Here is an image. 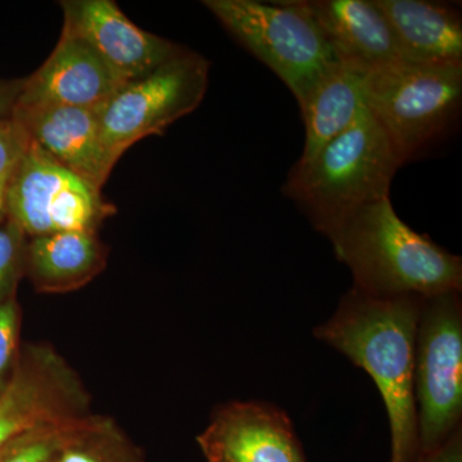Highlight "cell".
<instances>
[{
    "label": "cell",
    "instance_id": "8992f818",
    "mask_svg": "<svg viewBox=\"0 0 462 462\" xmlns=\"http://www.w3.org/2000/svg\"><path fill=\"white\" fill-rule=\"evenodd\" d=\"M461 291L424 298L416 330L413 396L420 455L445 445L461 430Z\"/></svg>",
    "mask_w": 462,
    "mask_h": 462
},
{
    "label": "cell",
    "instance_id": "7402d4cb",
    "mask_svg": "<svg viewBox=\"0 0 462 462\" xmlns=\"http://www.w3.org/2000/svg\"><path fill=\"white\" fill-rule=\"evenodd\" d=\"M18 309L11 298L0 305V393L7 388L16 369Z\"/></svg>",
    "mask_w": 462,
    "mask_h": 462
},
{
    "label": "cell",
    "instance_id": "52a82bcc",
    "mask_svg": "<svg viewBox=\"0 0 462 462\" xmlns=\"http://www.w3.org/2000/svg\"><path fill=\"white\" fill-rule=\"evenodd\" d=\"M209 69L207 58L187 48L116 91L97 109L102 142L112 160L117 163L136 142L160 135L199 108L208 88Z\"/></svg>",
    "mask_w": 462,
    "mask_h": 462
},
{
    "label": "cell",
    "instance_id": "8fae6325",
    "mask_svg": "<svg viewBox=\"0 0 462 462\" xmlns=\"http://www.w3.org/2000/svg\"><path fill=\"white\" fill-rule=\"evenodd\" d=\"M60 7L63 27L87 42L125 83L187 50L136 26L112 0H66Z\"/></svg>",
    "mask_w": 462,
    "mask_h": 462
},
{
    "label": "cell",
    "instance_id": "5bb4252c",
    "mask_svg": "<svg viewBox=\"0 0 462 462\" xmlns=\"http://www.w3.org/2000/svg\"><path fill=\"white\" fill-rule=\"evenodd\" d=\"M342 62L366 72L404 62L393 30L375 0H297Z\"/></svg>",
    "mask_w": 462,
    "mask_h": 462
},
{
    "label": "cell",
    "instance_id": "5b68a950",
    "mask_svg": "<svg viewBox=\"0 0 462 462\" xmlns=\"http://www.w3.org/2000/svg\"><path fill=\"white\" fill-rule=\"evenodd\" d=\"M365 105L404 165L447 132L462 100V63L398 62L367 72Z\"/></svg>",
    "mask_w": 462,
    "mask_h": 462
},
{
    "label": "cell",
    "instance_id": "3957f363",
    "mask_svg": "<svg viewBox=\"0 0 462 462\" xmlns=\"http://www.w3.org/2000/svg\"><path fill=\"white\" fill-rule=\"evenodd\" d=\"M401 166L388 136L364 105L346 132L310 162L293 166L282 193L328 238L356 211L389 197Z\"/></svg>",
    "mask_w": 462,
    "mask_h": 462
},
{
    "label": "cell",
    "instance_id": "d6986e66",
    "mask_svg": "<svg viewBox=\"0 0 462 462\" xmlns=\"http://www.w3.org/2000/svg\"><path fill=\"white\" fill-rule=\"evenodd\" d=\"M26 247L25 231L7 216L0 223V305L14 298L25 273Z\"/></svg>",
    "mask_w": 462,
    "mask_h": 462
},
{
    "label": "cell",
    "instance_id": "2e32d148",
    "mask_svg": "<svg viewBox=\"0 0 462 462\" xmlns=\"http://www.w3.org/2000/svg\"><path fill=\"white\" fill-rule=\"evenodd\" d=\"M105 266L106 252L93 231H60L27 242L25 272L45 293L84 287Z\"/></svg>",
    "mask_w": 462,
    "mask_h": 462
},
{
    "label": "cell",
    "instance_id": "9a60e30c",
    "mask_svg": "<svg viewBox=\"0 0 462 462\" xmlns=\"http://www.w3.org/2000/svg\"><path fill=\"white\" fill-rule=\"evenodd\" d=\"M396 36L404 62L462 63V21L457 9L425 0H375Z\"/></svg>",
    "mask_w": 462,
    "mask_h": 462
},
{
    "label": "cell",
    "instance_id": "30bf717a",
    "mask_svg": "<svg viewBox=\"0 0 462 462\" xmlns=\"http://www.w3.org/2000/svg\"><path fill=\"white\" fill-rule=\"evenodd\" d=\"M197 443L207 462H307L287 412L257 401L218 407Z\"/></svg>",
    "mask_w": 462,
    "mask_h": 462
},
{
    "label": "cell",
    "instance_id": "d4e9b609",
    "mask_svg": "<svg viewBox=\"0 0 462 462\" xmlns=\"http://www.w3.org/2000/svg\"><path fill=\"white\" fill-rule=\"evenodd\" d=\"M53 461V458H51V460L50 462Z\"/></svg>",
    "mask_w": 462,
    "mask_h": 462
},
{
    "label": "cell",
    "instance_id": "cb8c5ba5",
    "mask_svg": "<svg viewBox=\"0 0 462 462\" xmlns=\"http://www.w3.org/2000/svg\"><path fill=\"white\" fill-rule=\"evenodd\" d=\"M23 79L3 80L0 79V120L11 118L23 89Z\"/></svg>",
    "mask_w": 462,
    "mask_h": 462
},
{
    "label": "cell",
    "instance_id": "4fadbf2b",
    "mask_svg": "<svg viewBox=\"0 0 462 462\" xmlns=\"http://www.w3.org/2000/svg\"><path fill=\"white\" fill-rule=\"evenodd\" d=\"M12 118L57 162L102 190L116 162L103 144L97 109L14 108Z\"/></svg>",
    "mask_w": 462,
    "mask_h": 462
},
{
    "label": "cell",
    "instance_id": "ba28073f",
    "mask_svg": "<svg viewBox=\"0 0 462 462\" xmlns=\"http://www.w3.org/2000/svg\"><path fill=\"white\" fill-rule=\"evenodd\" d=\"M116 208L100 190L57 162L29 138L7 191V216L26 236L93 231Z\"/></svg>",
    "mask_w": 462,
    "mask_h": 462
},
{
    "label": "cell",
    "instance_id": "7a4b0ae2",
    "mask_svg": "<svg viewBox=\"0 0 462 462\" xmlns=\"http://www.w3.org/2000/svg\"><path fill=\"white\" fill-rule=\"evenodd\" d=\"M328 239L351 270L352 289L366 296L430 298L461 291V257L401 220L389 197L356 211Z\"/></svg>",
    "mask_w": 462,
    "mask_h": 462
},
{
    "label": "cell",
    "instance_id": "7c38bea8",
    "mask_svg": "<svg viewBox=\"0 0 462 462\" xmlns=\"http://www.w3.org/2000/svg\"><path fill=\"white\" fill-rule=\"evenodd\" d=\"M124 84L87 42L63 27L48 60L23 79L16 108L98 109Z\"/></svg>",
    "mask_w": 462,
    "mask_h": 462
},
{
    "label": "cell",
    "instance_id": "44dd1931",
    "mask_svg": "<svg viewBox=\"0 0 462 462\" xmlns=\"http://www.w3.org/2000/svg\"><path fill=\"white\" fill-rule=\"evenodd\" d=\"M27 143L29 136L16 120H0V223L7 217L9 182Z\"/></svg>",
    "mask_w": 462,
    "mask_h": 462
},
{
    "label": "cell",
    "instance_id": "ac0fdd59",
    "mask_svg": "<svg viewBox=\"0 0 462 462\" xmlns=\"http://www.w3.org/2000/svg\"><path fill=\"white\" fill-rule=\"evenodd\" d=\"M51 462H147L111 419L85 415L67 422Z\"/></svg>",
    "mask_w": 462,
    "mask_h": 462
},
{
    "label": "cell",
    "instance_id": "603a6c76",
    "mask_svg": "<svg viewBox=\"0 0 462 462\" xmlns=\"http://www.w3.org/2000/svg\"><path fill=\"white\" fill-rule=\"evenodd\" d=\"M416 462H462V430L436 451L420 455Z\"/></svg>",
    "mask_w": 462,
    "mask_h": 462
},
{
    "label": "cell",
    "instance_id": "9c48e42d",
    "mask_svg": "<svg viewBox=\"0 0 462 462\" xmlns=\"http://www.w3.org/2000/svg\"><path fill=\"white\" fill-rule=\"evenodd\" d=\"M88 396L54 349L32 346L0 393V452L27 431L87 415Z\"/></svg>",
    "mask_w": 462,
    "mask_h": 462
},
{
    "label": "cell",
    "instance_id": "ffe728a7",
    "mask_svg": "<svg viewBox=\"0 0 462 462\" xmlns=\"http://www.w3.org/2000/svg\"><path fill=\"white\" fill-rule=\"evenodd\" d=\"M67 422L38 428L16 438L0 452V462H50Z\"/></svg>",
    "mask_w": 462,
    "mask_h": 462
},
{
    "label": "cell",
    "instance_id": "6da1fadb",
    "mask_svg": "<svg viewBox=\"0 0 462 462\" xmlns=\"http://www.w3.org/2000/svg\"><path fill=\"white\" fill-rule=\"evenodd\" d=\"M424 298L366 296L351 289L314 337L372 376L385 409L392 436L391 462L420 457L413 396L416 330Z\"/></svg>",
    "mask_w": 462,
    "mask_h": 462
},
{
    "label": "cell",
    "instance_id": "277c9868",
    "mask_svg": "<svg viewBox=\"0 0 462 462\" xmlns=\"http://www.w3.org/2000/svg\"><path fill=\"white\" fill-rule=\"evenodd\" d=\"M206 8L287 85L302 106L340 60L318 23L297 0H206Z\"/></svg>",
    "mask_w": 462,
    "mask_h": 462
},
{
    "label": "cell",
    "instance_id": "e0dca14e",
    "mask_svg": "<svg viewBox=\"0 0 462 462\" xmlns=\"http://www.w3.org/2000/svg\"><path fill=\"white\" fill-rule=\"evenodd\" d=\"M367 72L352 63L342 62L316 85L300 106L306 127L302 156L307 163L328 143L355 123L365 105L364 81Z\"/></svg>",
    "mask_w": 462,
    "mask_h": 462
}]
</instances>
